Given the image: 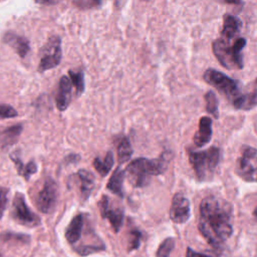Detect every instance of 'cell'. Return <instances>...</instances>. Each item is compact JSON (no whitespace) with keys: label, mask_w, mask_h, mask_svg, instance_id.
I'll use <instances>...</instances> for the list:
<instances>
[{"label":"cell","mask_w":257,"mask_h":257,"mask_svg":"<svg viewBox=\"0 0 257 257\" xmlns=\"http://www.w3.org/2000/svg\"><path fill=\"white\" fill-rule=\"evenodd\" d=\"M232 206L216 196L205 197L200 204L199 230L206 241L219 249L230 238L232 227Z\"/></svg>","instance_id":"obj_1"},{"label":"cell","mask_w":257,"mask_h":257,"mask_svg":"<svg viewBox=\"0 0 257 257\" xmlns=\"http://www.w3.org/2000/svg\"><path fill=\"white\" fill-rule=\"evenodd\" d=\"M171 157V153L165 151L158 159L139 158L134 160L125 170L130 183L137 188L147 186L152 176L161 175L166 171Z\"/></svg>","instance_id":"obj_2"},{"label":"cell","mask_w":257,"mask_h":257,"mask_svg":"<svg viewBox=\"0 0 257 257\" xmlns=\"http://www.w3.org/2000/svg\"><path fill=\"white\" fill-rule=\"evenodd\" d=\"M246 45L245 38H238L233 45H229V42L224 39H217L213 42L212 49L219 60V62L226 68H238L243 67V59L241 55L242 49Z\"/></svg>","instance_id":"obj_3"},{"label":"cell","mask_w":257,"mask_h":257,"mask_svg":"<svg viewBox=\"0 0 257 257\" xmlns=\"http://www.w3.org/2000/svg\"><path fill=\"white\" fill-rule=\"evenodd\" d=\"M220 156V149L216 147H211L201 152H189V161L199 181L208 180L214 174L219 164Z\"/></svg>","instance_id":"obj_4"},{"label":"cell","mask_w":257,"mask_h":257,"mask_svg":"<svg viewBox=\"0 0 257 257\" xmlns=\"http://www.w3.org/2000/svg\"><path fill=\"white\" fill-rule=\"evenodd\" d=\"M203 78L207 83L214 86L221 93L226 95L230 100H232V102L242 94L240 92L239 82L221 71L209 68L204 72Z\"/></svg>","instance_id":"obj_5"},{"label":"cell","mask_w":257,"mask_h":257,"mask_svg":"<svg viewBox=\"0 0 257 257\" xmlns=\"http://www.w3.org/2000/svg\"><path fill=\"white\" fill-rule=\"evenodd\" d=\"M61 39L55 35L49 37L41 49L38 70L43 72L56 67L61 60Z\"/></svg>","instance_id":"obj_6"},{"label":"cell","mask_w":257,"mask_h":257,"mask_svg":"<svg viewBox=\"0 0 257 257\" xmlns=\"http://www.w3.org/2000/svg\"><path fill=\"white\" fill-rule=\"evenodd\" d=\"M238 175L247 182H257V149H243L236 165Z\"/></svg>","instance_id":"obj_7"},{"label":"cell","mask_w":257,"mask_h":257,"mask_svg":"<svg viewBox=\"0 0 257 257\" xmlns=\"http://www.w3.org/2000/svg\"><path fill=\"white\" fill-rule=\"evenodd\" d=\"M11 215L15 221L26 227H36L40 224V218L30 210L25 202L24 195L19 192L14 196Z\"/></svg>","instance_id":"obj_8"},{"label":"cell","mask_w":257,"mask_h":257,"mask_svg":"<svg viewBox=\"0 0 257 257\" xmlns=\"http://www.w3.org/2000/svg\"><path fill=\"white\" fill-rule=\"evenodd\" d=\"M58 197V187L54 180L47 178L44 181L42 189L36 197V206L42 213H51L56 205Z\"/></svg>","instance_id":"obj_9"},{"label":"cell","mask_w":257,"mask_h":257,"mask_svg":"<svg viewBox=\"0 0 257 257\" xmlns=\"http://www.w3.org/2000/svg\"><path fill=\"white\" fill-rule=\"evenodd\" d=\"M100 215L103 219H107L113 228L114 232L117 233L122 226L123 221V210L118 207H112L107 196H103L98 203Z\"/></svg>","instance_id":"obj_10"},{"label":"cell","mask_w":257,"mask_h":257,"mask_svg":"<svg viewBox=\"0 0 257 257\" xmlns=\"http://www.w3.org/2000/svg\"><path fill=\"white\" fill-rule=\"evenodd\" d=\"M191 214L189 200L181 193H177L172 200L170 218L174 223L183 224L188 221Z\"/></svg>","instance_id":"obj_11"},{"label":"cell","mask_w":257,"mask_h":257,"mask_svg":"<svg viewBox=\"0 0 257 257\" xmlns=\"http://www.w3.org/2000/svg\"><path fill=\"white\" fill-rule=\"evenodd\" d=\"M71 89L72 82L70 77L63 75L59 79L58 90L56 94V106L60 111H63L69 105L71 99Z\"/></svg>","instance_id":"obj_12"},{"label":"cell","mask_w":257,"mask_h":257,"mask_svg":"<svg viewBox=\"0 0 257 257\" xmlns=\"http://www.w3.org/2000/svg\"><path fill=\"white\" fill-rule=\"evenodd\" d=\"M3 42L9 45L10 47H12L14 51L22 58L26 56V54L30 49L29 41L25 37L18 35L14 32H10V31L6 32L3 35Z\"/></svg>","instance_id":"obj_13"},{"label":"cell","mask_w":257,"mask_h":257,"mask_svg":"<svg viewBox=\"0 0 257 257\" xmlns=\"http://www.w3.org/2000/svg\"><path fill=\"white\" fill-rule=\"evenodd\" d=\"M212 138V119L209 116H203L199 120V128L194 136V144L198 148L207 145Z\"/></svg>","instance_id":"obj_14"},{"label":"cell","mask_w":257,"mask_h":257,"mask_svg":"<svg viewBox=\"0 0 257 257\" xmlns=\"http://www.w3.org/2000/svg\"><path fill=\"white\" fill-rule=\"evenodd\" d=\"M233 105L237 109H250L257 105V79L251 84V88L245 94H241L236 100H234Z\"/></svg>","instance_id":"obj_15"},{"label":"cell","mask_w":257,"mask_h":257,"mask_svg":"<svg viewBox=\"0 0 257 257\" xmlns=\"http://www.w3.org/2000/svg\"><path fill=\"white\" fill-rule=\"evenodd\" d=\"M241 28V21L230 14H225L223 17V28L221 31L222 39L226 41H230L233 37H235Z\"/></svg>","instance_id":"obj_16"},{"label":"cell","mask_w":257,"mask_h":257,"mask_svg":"<svg viewBox=\"0 0 257 257\" xmlns=\"http://www.w3.org/2000/svg\"><path fill=\"white\" fill-rule=\"evenodd\" d=\"M82 228H83V215L77 214L72 218V220L66 227L65 238L67 242L70 243L71 245L76 243L81 236Z\"/></svg>","instance_id":"obj_17"},{"label":"cell","mask_w":257,"mask_h":257,"mask_svg":"<svg viewBox=\"0 0 257 257\" xmlns=\"http://www.w3.org/2000/svg\"><path fill=\"white\" fill-rule=\"evenodd\" d=\"M77 178L79 180V190L82 200H87L94 188V177L86 170H78Z\"/></svg>","instance_id":"obj_18"},{"label":"cell","mask_w":257,"mask_h":257,"mask_svg":"<svg viewBox=\"0 0 257 257\" xmlns=\"http://www.w3.org/2000/svg\"><path fill=\"white\" fill-rule=\"evenodd\" d=\"M22 132V124H15L0 130V148H7L14 145Z\"/></svg>","instance_id":"obj_19"},{"label":"cell","mask_w":257,"mask_h":257,"mask_svg":"<svg viewBox=\"0 0 257 257\" xmlns=\"http://www.w3.org/2000/svg\"><path fill=\"white\" fill-rule=\"evenodd\" d=\"M124 176H125V171L122 170L120 167H117L112 173V175L110 176L108 183L106 184L107 190L110 191L112 194L119 196L120 198L123 197L122 185H123Z\"/></svg>","instance_id":"obj_20"},{"label":"cell","mask_w":257,"mask_h":257,"mask_svg":"<svg viewBox=\"0 0 257 257\" xmlns=\"http://www.w3.org/2000/svg\"><path fill=\"white\" fill-rule=\"evenodd\" d=\"M113 163V154L111 151H108L103 160H101L100 158H95L93 160V167L101 177H105L111 170Z\"/></svg>","instance_id":"obj_21"},{"label":"cell","mask_w":257,"mask_h":257,"mask_svg":"<svg viewBox=\"0 0 257 257\" xmlns=\"http://www.w3.org/2000/svg\"><path fill=\"white\" fill-rule=\"evenodd\" d=\"M10 159H11V161H13V163L15 164V167H16V169H17L18 174H19L20 176H22L26 181H28V180L30 179V177H31L33 174H35L36 171H37V166H36V164H35L33 161H31V162H29L28 164L24 165V164L22 163V161H21L19 158H16V157H14V156L11 155V156H10Z\"/></svg>","instance_id":"obj_22"},{"label":"cell","mask_w":257,"mask_h":257,"mask_svg":"<svg viewBox=\"0 0 257 257\" xmlns=\"http://www.w3.org/2000/svg\"><path fill=\"white\" fill-rule=\"evenodd\" d=\"M116 150H117V160L119 164H122L128 161L133 155V149L126 137H123L118 141Z\"/></svg>","instance_id":"obj_23"},{"label":"cell","mask_w":257,"mask_h":257,"mask_svg":"<svg viewBox=\"0 0 257 257\" xmlns=\"http://www.w3.org/2000/svg\"><path fill=\"white\" fill-rule=\"evenodd\" d=\"M69 77L71 79L72 84L74 85L76 92L80 95L84 91V73L82 70H69L68 71Z\"/></svg>","instance_id":"obj_24"},{"label":"cell","mask_w":257,"mask_h":257,"mask_svg":"<svg viewBox=\"0 0 257 257\" xmlns=\"http://www.w3.org/2000/svg\"><path fill=\"white\" fill-rule=\"evenodd\" d=\"M175 247V239L173 237L166 238L157 250V257H170L171 252Z\"/></svg>","instance_id":"obj_25"},{"label":"cell","mask_w":257,"mask_h":257,"mask_svg":"<svg viewBox=\"0 0 257 257\" xmlns=\"http://www.w3.org/2000/svg\"><path fill=\"white\" fill-rule=\"evenodd\" d=\"M205 100H206V109L209 113L214 115L215 117H218V100L216 97V94L213 91H208L205 94Z\"/></svg>","instance_id":"obj_26"},{"label":"cell","mask_w":257,"mask_h":257,"mask_svg":"<svg viewBox=\"0 0 257 257\" xmlns=\"http://www.w3.org/2000/svg\"><path fill=\"white\" fill-rule=\"evenodd\" d=\"M0 240L3 242H19V243L27 244L30 241V238L28 235H25V234L5 232L0 234Z\"/></svg>","instance_id":"obj_27"},{"label":"cell","mask_w":257,"mask_h":257,"mask_svg":"<svg viewBox=\"0 0 257 257\" xmlns=\"http://www.w3.org/2000/svg\"><path fill=\"white\" fill-rule=\"evenodd\" d=\"M105 249V246L103 243H100V244H92V245H85V246H80V247H77L75 248V251L80 254V255H88V254H91V253H94V252H98V251H101V250H104Z\"/></svg>","instance_id":"obj_28"},{"label":"cell","mask_w":257,"mask_h":257,"mask_svg":"<svg viewBox=\"0 0 257 257\" xmlns=\"http://www.w3.org/2000/svg\"><path fill=\"white\" fill-rule=\"evenodd\" d=\"M141 240H142V233L141 231L137 229L131 230L130 233V242H128V251H134L137 250L140 245H141Z\"/></svg>","instance_id":"obj_29"},{"label":"cell","mask_w":257,"mask_h":257,"mask_svg":"<svg viewBox=\"0 0 257 257\" xmlns=\"http://www.w3.org/2000/svg\"><path fill=\"white\" fill-rule=\"evenodd\" d=\"M17 114L18 112L13 106L5 103H0V118H11L17 116Z\"/></svg>","instance_id":"obj_30"},{"label":"cell","mask_w":257,"mask_h":257,"mask_svg":"<svg viewBox=\"0 0 257 257\" xmlns=\"http://www.w3.org/2000/svg\"><path fill=\"white\" fill-rule=\"evenodd\" d=\"M8 193H9V190L7 188L0 187V219L3 216L4 210L8 202Z\"/></svg>","instance_id":"obj_31"},{"label":"cell","mask_w":257,"mask_h":257,"mask_svg":"<svg viewBox=\"0 0 257 257\" xmlns=\"http://www.w3.org/2000/svg\"><path fill=\"white\" fill-rule=\"evenodd\" d=\"M186 257H211V256L204 254V253H199L191 248H188L187 252H186Z\"/></svg>","instance_id":"obj_32"},{"label":"cell","mask_w":257,"mask_h":257,"mask_svg":"<svg viewBox=\"0 0 257 257\" xmlns=\"http://www.w3.org/2000/svg\"><path fill=\"white\" fill-rule=\"evenodd\" d=\"M102 0H87L85 6L87 7H94V6H99L101 4Z\"/></svg>","instance_id":"obj_33"},{"label":"cell","mask_w":257,"mask_h":257,"mask_svg":"<svg viewBox=\"0 0 257 257\" xmlns=\"http://www.w3.org/2000/svg\"><path fill=\"white\" fill-rule=\"evenodd\" d=\"M36 3L38 4H43V5H48V4H52L53 1L52 0H34Z\"/></svg>","instance_id":"obj_34"},{"label":"cell","mask_w":257,"mask_h":257,"mask_svg":"<svg viewBox=\"0 0 257 257\" xmlns=\"http://www.w3.org/2000/svg\"><path fill=\"white\" fill-rule=\"evenodd\" d=\"M225 3H229V4H238L240 5L242 3V0H223Z\"/></svg>","instance_id":"obj_35"},{"label":"cell","mask_w":257,"mask_h":257,"mask_svg":"<svg viewBox=\"0 0 257 257\" xmlns=\"http://www.w3.org/2000/svg\"><path fill=\"white\" fill-rule=\"evenodd\" d=\"M253 214H254V216L257 218V207L255 208V210H254V213H253Z\"/></svg>","instance_id":"obj_36"},{"label":"cell","mask_w":257,"mask_h":257,"mask_svg":"<svg viewBox=\"0 0 257 257\" xmlns=\"http://www.w3.org/2000/svg\"><path fill=\"white\" fill-rule=\"evenodd\" d=\"M0 257H2V255H1V254H0Z\"/></svg>","instance_id":"obj_37"}]
</instances>
